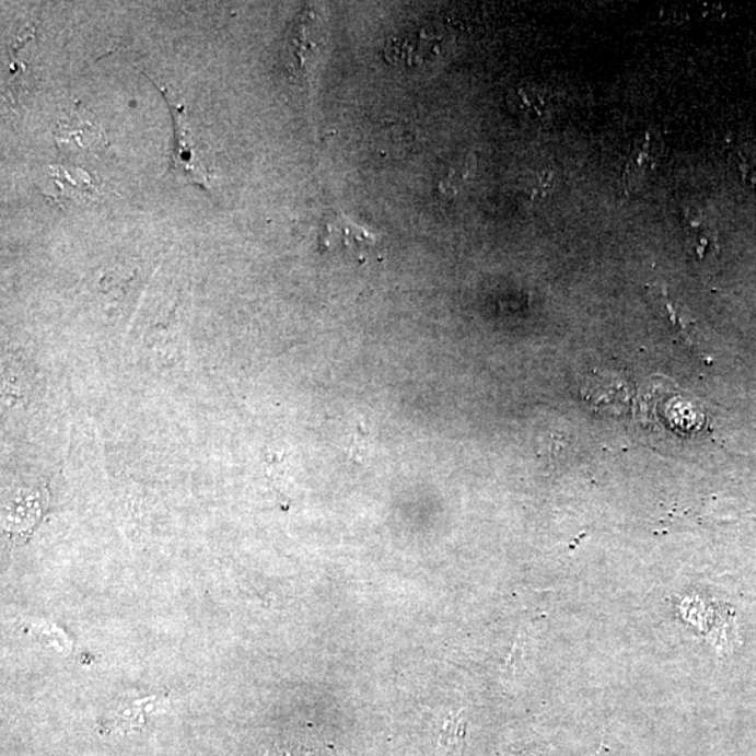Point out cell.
I'll list each match as a JSON object with an SVG mask.
<instances>
[{"label":"cell","mask_w":756,"mask_h":756,"mask_svg":"<svg viewBox=\"0 0 756 756\" xmlns=\"http://www.w3.org/2000/svg\"><path fill=\"white\" fill-rule=\"evenodd\" d=\"M328 233L330 237L339 240L342 245H354V244H374V234L369 233L368 230L359 228L358 224L349 222L347 218H335L334 222L328 224Z\"/></svg>","instance_id":"obj_4"},{"label":"cell","mask_w":756,"mask_h":756,"mask_svg":"<svg viewBox=\"0 0 756 756\" xmlns=\"http://www.w3.org/2000/svg\"><path fill=\"white\" fill-rule=\"evenodd\" d=\"M660 162V142L652 133L636 139L628 162L624 168V187L626 193H633L648 182L649 175L658 167Z\"/></svg>","instance_id":"obj_2"},{"label":"cell","mask_w":756,"mask_h":756,"mask_svg":"<svg viewBox=\"0 0 756 756\" xmlns=\"http://www.w3.org/2000/svg\"><path fill=\"white\" fill-rule=\"evenodd\" d=\"M156 88L162 92L165 102L168 104L170 113H172L174 133L172 153H170L168 173L179 175L187 179V182L198 185L205 191L210 188V170L207 160L199 149L197 138L194 137L191 125L187 115V108L179 104L174 98L168 90L160 86Z\"/></svg>","instance_id":"obj_1"},{"label":"cell","mask_w":756,"mask_h":756,"mask_svg":"<svg viewBox=\"0 0 756 756\" xmlns=\"http://www.w3.org/2000/svg\"><path fill=\"white\" fill-rule=\"evenodd\" d=\"M512 104L520 113L544 118L547 115V94L538 88L520 86L512 96Z\"/></svg>","instance_id":"obj_3"},{"label":"cell","mask_w":756,"mask_h":756,"mask_svg":"<svg viewBox=\"0 0 756 756\" xmlns=\"http://www.w3.org/2000/svg\"><path fill=\"white\" fill-rule=\"evenodd\" d=\"M444 743H452L449 745L450 753L453 756H461L464 748V723L460 716H455L452 724L445 725V733L443 734Z\"/></svg>","instance_id":"obj_5"}]
</instances>
